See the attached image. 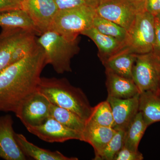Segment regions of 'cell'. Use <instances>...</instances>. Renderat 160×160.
Segmentation results:
<instances>
[{
  "instance_id": "obj_1",
  "label": "cell",
  "mask_w": 160,
  "mask_h": 160,
  "mask_svg": "<svg viewBox=\"0 0 160 160\" xmlns=\"http://www.w3.org/2000/svg\"><path fill=\"white\" fill-rule=\"evenodd\" d=\"M46 66L44 52L38 46L0 73V112H15L22 101L36 90Z\"/></svg>"
},
{
  "instance_id": "obj_2",
  "label": "cell",
  "mask_w": 160,
  "mask_h": 160,
  "mask_svg": "<svg viewBox=\"0 0 160 160\" xmlns=\"http://www.w3.org/2000/svg\"><path fill=\"white\" fill-rule=\"evenodd\" d=\"M36 89L52 104L72 111L86 122L91 114L92 107L86 95L67 79L41 77Z\"/></svg>"
},
{
  "instance_id": "obj_3",
  "label": "cell",
  "mask_w": 160,
  "mask_h": 160,
  "mask_svg": "<svg viewBox=\"0 0 160 160\" xmlns=\"http://www.w3.org/2000/svg\"><path fill=\"white\" fill-rule=\"evenodd\" d=\"M38 36L37 43L44 52L46 65H51L58 74L71 72V60L80 50L79 38L70 39L52 30Z\"/></svg>"
},
{
  "instance_id": "obj_4",
  "label": "cell",
  "mask_w": 160,
  "mask_h": 160,
  "mask_svg": "<svg viewBox=\"0 0 160 160\" xmlns=\"http://www.w3.org/2000/svg\"><path fill=\"white\" fill-rule=\"evenodd\" d=\"M0 33V73L36 50V32L21 28L2 27Z\"/></svg>"
},
{
  "instance_id": "obj_5",
  "label": "cell",
  "mask_w": 160,
  "mask_h": 160,
  "mask_svg": "<svg viewBox=\"0 0 160 160\" xmlns=\"http://www.w3.org/2000/svg\"><path fill=\"white\" fill-rule=\"evenodd\" d=\"M96 15L95 9L86 4L59 10L50 30L70 39H75L83 31L93 26V20Z\"/></svg>"
},
{
  "instance_id": "obj_6",
  "label": "cell",
  "mask_w": 160,
  "mask_h": 160,
  "mask_svg": "<svg viewBox=\"0 0 160 160\" xmlns=\"http://www.w3.org/2000/svg\"><path fill=\"white\" fill-rule=\"evenodd\" d=\"M155 42V16L146 10L138 15L130 29L125 48L136 54L153 51Z\"/></svg>"
},
{
  "instance_id": "obj_7",
  "label": "cell",
  "mask_w": 160,
  "mask_h": 160,
  "mask_svg": "<svg viewBox=\"0 0 160 160\" xmlns=\"http://www.w3.org/2000/svg\"><path fill=\"white\" fill-rule=\"evenodd\" d=\"M95 10L98 15L116 23L128 32L138 15L146 10L145 1L107 0Z\"/></svg>"
},
{
  "instance_id": "obj_8",
  "label": "cell",
  "mask_w": 160,
  "mask_h": 160,
  "mask_svg": "<svg viewBox=\"0 0 160 160\" xmlns=\"http://www.w3.org/2000/svg\"><path fill=\"white\" fill-rule=\"evenodd\" d=\"M50 106L48 99L36 89L22 101L14 113L26 128L34 127L50 116Z\"/></svg>"
},
{
  "instance_id": "obj_9",
  "label": "cell",
  "mask_w": 160,
  "mask_h": 160,
  "mask_svg": "<svg viewBox=\"0 0 160 160\" xmlns=\"http://www.w3.org/2000/svg\"><path fill=\"white\" fill-rule=\"evenodd\" d=\"M132 79L140 93L149 91L159 93L160 66L152 52L137 54L132 68Z\"/></svg>"
},
{
  "instance_id": "obj_10",
  "label": "cell",
  "mask_w": 160,
  "mask_h": 160,
  "mask_svg": "<svg viewBox=\"0 0 160 160\" xmlns=\"http://www.w3.org/2000/svg\"><path fill=\"white\" fill-rule=\"evenodd\" d=\"M21 7L29 15L39 35L50 30L59 10L53 0H24Z\"/></svg>"
},
{
  "instance_id": "obj_11",
  "label": "cell",
  "mask_w": 160,
  "mask_h": 160,
  "mask_svg": "<svg viewBox=\"0 0 160 160\" xmlns=\"http://www.w3.org/2000/svg\"><path fill=\"white\" fill-rule=\"evenodd\" d=\"M26 129L32 134L48 142H64L70 140L83 141L82 133L63 126L51 116L42 125Z\"/></svg>"
},
{
  "instance_id": "obj_12",
  "label": "cell",
  "mask_w": 160,
  "mask_h": 160,
  "mask_svg": "<svg viewBox=\"0 0 160 160\" xmlns=\"http://www.w3.org/2000/svg\"><path fill=\"white\" fill-rule=\"evenodd\" d=\"M13 124L10 115L0 117V158L6 160H26L27 156L16 139Z\"/></svg>"
},
{
  "instance_id": "obj_13",
  "label": "cell",
  "mask_w": 160,
  "mask_h": 160,
  "mask_svg": "<svg viewBox=\"0 0 160 160\" xmlns=\"http://www.w3.org/2000/svg\"><path fill=\"white\" fill-rule=\"evenodd\" d=\"M140 94L132 98L120 99L108 96L114 118L115 130L126 131L129 124L139 112Z\"/></svg>"
},
{
  "instance_id": "obj_14",
  "label": "cell",
  "mask_w": 160,
  "mask_h": 160,
  "mask_svg": "<svg viewBox=\"0 0 160 160\" xmlns=\"http://www.w3.org/2000/svg\"><path fill=\"white\" fill-rule=\"evenodd\" d=\"M81 34L88 37L96 45L99 58L102 63L125 48V43L101 33L93 26L83 31Z\"/></svg>"
},
{
  "instance_id": "obj_15",
  "label": "cell",
  "mask_w": 160,
  "mask_h": 160,
  "mask_svg": "<svg viewBox=\"0 0 160 160\" xmlns=\"http://www.w3.org/2000/svg\"><path fill=\"white\" fill-rule=\"evenodd\" d=\"M108 96L120 99L130 98L140 94L132 79L121 76L106 70Z\"/></svg>"
},
{
  "instance_id": "obj_16",
  "label": "cell",
  "mask_w": 160,
  "mask_h": 160,
  "mask_svg": "<svg viewBox=\"0 0 160 160\" xmlns=\"http://www.w3.org/2000/svg\"><path fill=\"white\" fill-rule=\"evenodd\" d=\"M116 132L111 127L86 122V128L82 133L83 141L92 146L95 156H97L104 149Z\"/></svg>"
},
{
  "instance_id": "obj_17",
  "label": "cell",
  "mask_w": 160,
  "mask_h": 160,
  "mask_svg": "<svg viewBox=\"0 0 160 160\" xmlns=\"http://www.w3.org/2000/svg\"><path fill=\"white\" fill-rule=\"evenodd\" d=\"M137 54L124 49L102 63L106 70L132 79V70Z\"/></svg>"
},
{
  "instance_id": "obj_18",
  "label": "cell",
  "mask_w": 160,
  "mask_h": 160,
  "mask_svg": "<svg viewBox=\"0 0 160 160\" xmlns=\"http://www.w3.org/2000/svg\"><path fill=\"white\" fill-rule=\"evenodd\" d=\"M17 142L26 156L36 160H78L75 157H68L59 151H52L40 148L30 142L23 134L15 133Z\"/></svg>"
},
{
  "instance_id": "obj_19",
  "label": "cell",
  "mask_w": 160,
  "mask_h": 160,
  "mask_svg": "<svg viewBox=\"0 0 160 160\" xmlns=\"http://www.w3.org/2000/svg\"><path fill=\"white\" fill-rule=\"evenodd\" d=\"M139 112L148 126L160 122V95L152 92L140 93Z\"/></svg>"
},
{
  "instance_id": "obj_20",
  "label": "cell",
  "mask_w": 160,
  "mask_h": 160,
  "mask_svg": "<svg viewBox=\"0 0 160 160\" xmlns=\"http://www.w3.org/2000/svg\"><path fill=\"white\" fill-rule=\"evenodd\" d=\"M0 26L2 27L21 28L36 32L39 35L29 15L22 9H13L0 13Z\"/></svg>"
},
{
  "instance_id": "obj_21",
  "label": "cell",
  "mask_w": 160,
  "mask_h": 160,
  "mask_svg": "<svg viewBox=\"0 0 160 160\" xmlns=\"http://www.w3.org/2000/svg\"><path fill=\"white\" fill-rule=\"evenodd\" d=\"M148 126L138 112L125 131L124 146L133 151H137L140 141Z\"/></svg>"
},
{
  "instance_id": "obj_22",
  "label": "cell",
  "mask_w": 160,
  "mask_h": 160,
  "mask_svg": "<svg viewBox=\"0 0 160 160\" xmlns=\"http://www.w3.org/2000/svg\"><path fill=\"white\" fill-rule=\"evenodd\" d=\"M50 116L67 128L82 134L86 126V121L78 115L68 109L51 103Z\"/></svg>"
},
{
  "instance_id": "obj_23",
  "label": "cell",
  "mask_w": 160,
  "mask_h": 160,
  "mask_svg": "<svg viewBox=\"0 0 160 160\" xmlns=\"http://www.w3.org/2000/svg\"><path fill=\"white\" fill-rule=\"evenodd\" d=\"M86 122L113 128L114 118L109 102L106 100L92 107L91 114Z\"/></svg>"
},
{
  "instance_id": "obj_24",
  "label": "cell",
  "mask_w": 160,
  "mask_h": 160,
  "mask_svg": "<svg viewBox=\"0 0 160 160\" xmlns=\"http://www.w3.org/2000/svg\"><path fill=\"white\" fill-rule=\"evenodd\" d=\"M93 27L103 34L126 43L128 32L116 23L106 19L97 14L93 20Z\"/></svg>"
},
{
  "instance_id": "obj_25",
  "label": "cell",
  "mask_w": 160,
  "mask_h": 160,
  "mask_svg": "<svg viewBox=\"0 0 160 160\" xmlns=\"http://www.w3.org/2000/svg\"><path fill=\"white\" fill-rule=\"evenodd\" d=\"M125 130H118L102 152L95 156V160H114L118 152L124 146Z\"/></svg>"
},
{
  "instance_id": "obj_26",
  "label": "cell",
  "mask_w": 160,
  "mask_h": 160,
  "mask_svg": "<svg viewBox=\"0 0 160 160\" xmlns=\"http://www.w3.org/2000/svg\"><path fill=\"white\" fill-rule=\"evenodd\" d=\"M142 154L139 151H135L123 146L115 157L114 160H142Z\"/></svg>"
},
{
  "instance_id": "obj_27",
  "label": "cell",
  "mask_w": 160,
  "mask_h": 160,
  "mask_svg": "<svg viewBox=\"0 0 160 160\" xmlns=\"http://www.w3.org/2000/svg\"><path fill=\"white\" fill-rule=\"evenodd\" d=\"M58 10L71 9L86 4L84 0H53Z\"/></svg>"
},
{
  "instance_id": "obj_28",
  "label": "cell",
  "mask_w": 160,
  "mask_h": 160,
  "mask_svg": "<svg viewBox=\"0 0 160 160\" xmlns=\"http://www.w3.org/2000/svg\"><path fill=\"white\" fill-rule=\"evenodd\" d=\"M18 9L22 7L21 3L17 0H0V13Z\"/></svg>"
},
{
  "instance_id": "obj_29",
  "label": "cell",
  "mask_w": 160,
  "mask_h": 160,
  "mask_svg": "<svg viewBox=\"0 0 160 160\" xmlns=\"http://www.w3.org/2000/svg\"><path fill=\"white\" fill-rule=\"evenodd\" d=\"M145 9L155 17L160 13V0H145Z\"/></svg>"
},
{
  "instance_id": "obj_30",
  "label": "cell",
  "mask_w": 160,
  "mask_h": 160,
  "mask_svg": "<svg viewBox=\"0 0 160 160\" xmlns=\"http://www.w3.org/2000/svg\"><path fill=\"white\" fill-rule=\"evenodd\" d=\"M155 42L152 52H160V22L155 17Z\"/></svg>"
},
{
  "instance_id": "obj_31",
  "label": "cell",
  "mask_w": 160,
  "mask_h": 160,
  "mask_svg": "<svg viewBox=\"0 0 160 160\" xmlns=\"http://www.w3.org/2000/svg\"><path fill=\"white\" fill-rule=\"evenodd\" d=\"M86 5L91 6L95 9L99 6L102 3L106 2L107 0H84Z\"/></svg>"
},
{
  "instance_id": "obj_32",
  "label": "cell",
  "mask_w": 160,
  "mask_h": 160,
  "mask_svg": "<svg viewBox=\"0 0 160 160\" xmlns=\"http://www.w3.org/2000/svg\"><path fill=\"white\" fill-rule=\"evenodd\" d=\"M152 53L154 55L155 58L158 64V65L160 66V52H152Z\"/></svg>"
},
{
  "instance_id": "obj_33",
  "label": "cell",
  "mask_w": 160,
  "mask_h": 160,
  "mask_svg": "<svg viewBox=\"0 0 160 160\" xmlns=\"http://www.w3.org/2000/svg\"><path fill=\"white\" fill-rule=\"evenodd\" d=\"M156 17L158 19L159 21L160 22V13L158 14L156 16Z\"/></svg>"
},
{
  "instance_id": "obj_34",
  "label": "cell",
  "mask_w": 160,
  "mask_h": 160,
  "mask_svg": "<svg viewBox=\"0 0 160 160\" xmlns=\"http://www.w3.org/2000/svg\"><path fill=\"white\" fill-rule=\"evenodd\" d=\"M159 94L160 95V80L159 82Z\"/></svg>"
},
{
  "instance_id": "obj_35",
  "label": "cell",
  "mask_w": 160,
  "mask_h": 160,
  "mask_svg": "<svg viewBox=\"0 0 160 160\" xmlns=\"http://www.w3.org/2000/svg\"><path fill=\"white\" fill-rule=\"evenodd\" d=\"M18 2H19L20 3H22L24 0H17Z\"/></svg>"
},
{
  "instance_id": "obj_36",
  "label": "cell",
  "mask_w": 160,
  "mask_h": 160,
  "mask_svg": "<svg viewBox=\"0 0 160 160\" xmlns=\"http://www.w3.org/2000/svg\"><path fill=\"white\" fill-rule=\"evenodd\" d=\"M140 1H145V0H140Z\"/></svg>"
}]
</instances>
